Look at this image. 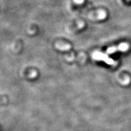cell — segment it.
Returning <instances> with one entry per match:
<instances>
[{"label": "cell", "instance_id": "4", "mask_svg": "<svg viewBox=\"0 0 131 131\" xmlns=\"http://www.w3.org/2000/svg\"><path fill=\"white\" fill-rule=\"evenodd\" d=\"M73 1L77 4H81L84 2V0H73Z\"/></svg>", "mask_w": 131, "mask_h": 131}, {"label": "cell", "instance_id": "3", "mask_svg": "<svg viewBox=\"0 0 131 131\" xmlns=\"http://www.w3.org/2000/svg\"><path fill=\"white\" fill-rule=\"evenodd\" d=\"M105 16H106L105 12L103 11V10H101L99 13V16H98V18H99V19H103L105 18Z\"/></svg>", "mask_w": 131, "mask_h": 131}, {"label": "cell", "instance_id": "2", "mask_svg": "<svg viewBox=\"0 0 131 131\" xmlns=\"http://www.w3.org/2000/svg\"><path fill=\"white\" fill-rule=\"evenodd\" d=\"M128 48H129V46L127 44L122 43L118 46L109 48L107 49V50H106V52H107L108 54H113V53H114L115 52L117 51H126L127 50H128Z\"/></svg>", "mask_w": 131, "mask_h": 131}, {"label": "cell", "instance_id": "1", "mask_svg": "<svg viewBox=\"0 0 131 131\" xmlns=\"http://www.w3.org/2000/svg\"><path fill=\"white\" fill-rule=\"evenodd\" d=\"M93 58L97 61H103L106 63L111 66H115L116 64V61L113 60L105 54L101 52H95L92 55Z\"/></svg>", "mask_w": 131, "mask_h": 131}]
</instances>
